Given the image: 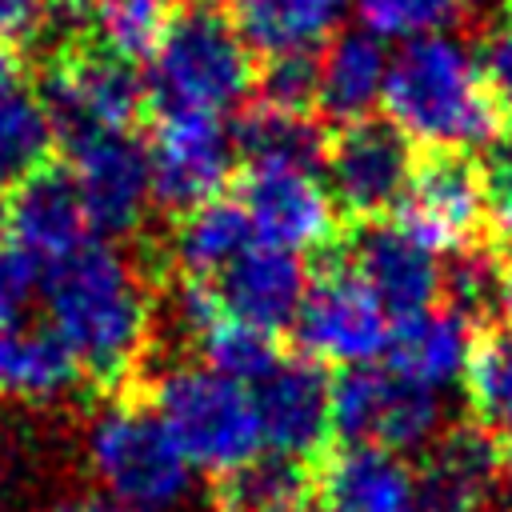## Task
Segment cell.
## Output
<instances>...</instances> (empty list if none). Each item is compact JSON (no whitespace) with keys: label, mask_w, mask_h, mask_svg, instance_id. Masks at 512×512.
<instances>
[{"label":"cell","mask_w":512,"mask_h":512,"mask_svg":"<svg viewBox=\"0 0 512 512\" xmlns=\"http://www.w3.org/2000/svg\"><path fill=\"white\" fill-rule=\"evenodd\" d=\"M48 328L72 348L84 376L120 384L144 356L152 332V292L128 252L88 240L40 272Z\"/></svg>","instance_id":"obj_1"},{"label":"cell","mask_w":512,"mask_h":512,"mask_svg":"<svg viewBox=\"0 0 512 512\" xmlns=\"http://www.w3.org/2000/svg\"><path fill=\"white\" fill-rule=\"evenodd\" d=\"M380 104L388 124L436 152L488 148L500 128L476 52L448 32L408 40L388 56Z\"/></svg>","instance_id":"obj_2"},{"label":"cell","mask_w":512,"mask_h":512,"mask_svg":"<svg viewBox=\"0 0 512 512\" xmlns=\"http://www.w3.org/2000/svg\"><path fill=\"white\" fill-rule=\"evenodd\" d=\"M252 84L248 44L236 24L208 8H192L172 20L144 76L148 104L160 108V116H224Z\"/></svg>","instance_id":"obj_3"},{"label":"cell","mask_w":512,"mask_h":512,"mask_svg":"<svg viewBox=\"0 0 512 512\" xmlns=\"http://www.w3.org/2000/svg\"><path fill=\"white\" fill-rule=\"evenodd\" d=\"M84 460L104 496L132 512H176L192 492V464L148 404L108 400L84 432Z\"/></svg>","instance_id":"obj_4"},{"label":"cell","mask_w":512,"mask_h":512,"mask_svg":"<svg viewBox=\"0 0 512 512\" xmlns=\"http://www.w3.org/2000/svg\"><path fill=\"white\" fill-rule=\"evenodd\" d=\"M148 408L160 416L184 460L200 472L228 476L260 452L256 400L244 384L204 364H172L152 380Z\"/></svg>","instance_id":"obj_5"},{"label":"cell","mask_w":512,"mask_h":512,"mask_svg":"<svg viewBox=\"0 0 512 512\" xmlns=\"http://www.w3.org/2000/svg\"><path fill=\"white\" fill-rule=\"evenodd\" d=\"M440 392L404 380L392 368H344L332 380V432L344 444H372L384 452H416L440 436Z\"/></svg>","instance_id":"obj_6"},{"label":"cell","mask_w":512,"mask_h":512,"mask_svg":"<svg viewBox=\"0 0 512 512\" xmlns=\"http://www.w3.org/2000/svg\"><path fill=\"white\" fill-rule=\"evenodd\" d=\"M36 96L64 144L96 132H128L148 104L144 76L100 48H64L48 64Z\"/></svg>","instance_id":"obj_7"},{"label":"cell","mask_w":512,"mask_h":512,"mask_svg":"<svg viewBox=\"0 0 512 512\" xmlns=\"http://www.w3.org/2000/svg\"><path fill=\"white\" fill-rule=\"evenodd\" d=\"M292 328L300 336V348L316 364L328 360V364L360 368V364H372L376 356H384L388 336H392V316L340 264L308 284Z\"/></svg>","instance_id":"obj_8"},{"label":"cell","mask_w":512,"mask_h":512,"mask_svg":"<svg viewBox=\"0 0 512 512\" xmlns=\"http://www.w3.org/2000/svg\"><path fill=\"white\" fill-rule=\"evenodd\" d=\"M412 168V140L388 120L344 124L324 156L332 204L360 220L400 208Z\"/></svg>","instance_id":"obj_9"},{"label":"cell","mask_w":512,"mask_h":512,"mask_svg":"<svg viewBox=\"0 0 512 512\" xmlns=\"http://www.w3.org/2000/svg\"><path fill=\"white\" fill-rule=\"evenodd\" d=\"M72 180L96 236H128L152 204L148 144L132 132H96L68 144Z\"/></svg>","instance_id":"obj_10"},{"label":"cell","mask_w":512,"mask_h":512,"mask_svg":"<svg viewBox=\"0 0 512 512\" xmlns=\"http://www.w3.org/2000/svg\"><path fill=\"white\" fill-rule=\"evenodd\" d=\"M152 200L168 212H192L220 196L232 176L236 148L220 116H160L152 144Z\"/></svg>","instance_id":"obj_11"},{"label":"cell","mask_w":512,"mask_h":512,"mask_svg":"<svg viewBox=\"0 0 512 512\" xmlns=\"http://www.w3.org/2000/svg\"><path fill=\"white\" fill-rule=\"evenodd\" d=\"M344 268L380 300V308L396 320L420 316L436 308L444 296V268L436 252L416 240L404 224L364 220L344 248Z\"/></svg>","instance_id":"obj_12"},{"label":"cell","mask_w":512,"mask_h":512,"mask_svg":"<svg viewBox=\"0 0 512 512\" xmlns=\"http://www.w3.org/2000/svg\"><path fill=\"white\" fill-rule=\"evenodd\" d=\"M404 228L432 252H464L488 212L484 176L464 152H432L412 168L408 192L400 200Z\"/></svg>","instance_id":"obj_13"},{"label":"cell","mask_w":512,"mask_h":512,"mask_svg":"<svg viewBox=\"0 0 512 512\" xmlns=\"http://www.w3.org/2000/svg\"><path fill=\"white\" fill-rule=\"evenodd\" d=\"M240 208L260 244L284 252L324 248L336 232V204L320 172L296 168H248L240 188Z\"/></svg>","instance_id":"obj_14"},{"label":"cell","mask_w":512,"mask_h":512,"mask_svg":"<svg viewBox=\"0 0 512 512\" xmlns=\"http://www.w3.org/2000/svg\"><path fill=\"white\" fill-rule=\"evenodd\" d=\"M252 400L268 452L308 460L332 436V380L312 356L280 360L252 388Z\"/></svg>","instance_id":"obj_15"},{"label":"cell","mask_w":512,"mask_h":512,"mask_svg":"<svg viewBox=\"0 0 512 512\" xmlns=\"http://www.w3.org/2000/svg\"><path fill=\"white\" fill-rule=\"evenodd\" d=\"M504 468L496 440L480 424L440 432L416 472L420 512H504Z\"/></svg>","instance_id":"obj_16"},{"label":"cell","mask_w":512,"mask_h":512,"mask_svg":"<svg viewBox=\"0 0 512 512\" xmlns=\"http://www.w3.org/2000/svg\"><path fill=\"white\" fill-rule=\"evenodd\" d=\"M8 236H12V248L36 272L52 268L56 260L88 244L92 228H88L72 172L40 168L24 184H16L8 200Z\"/></svg>","instance_id":"obj_17"},{"label":"cell","mask_w":512,"mask_h":512,"mask_svg":"<svg viewBox=\"0 0 512 512\" xmlns=\"http://www.w3.org/2000/svg\"><path fill=\"white\" fill-rule=\"evenodd\" d=\"M308 284L312 280H308L296 252H284V248L256 240L216 276L212 288L220 296L224 316H236V320L276 336L284 324L296 320Z\"/></svg>","instance_id":"obj_18"},{"label":"cell","mask_w":512,"mask_h":512,"mask_svg":"<svg viewBox=\"0 0 512 512\" xmlns=\"http://www.w3.org/2000/svg\"><path fill=\"white\" fill-rule=\"evenodd\" d=\"M316 500L324 512H412L416 472L384 448L344 444L316 476Z\"/></svg>","instance_id":"obj_19"},{"label":"cell","mask_w":512,"mask_h":512,"mask_svg":"<svg viewBox=\"0 0 512 512\" xmlns=\"http://www.w3.org/2000/svg\"><path fill=\"white\" fill-rule=\"evenodd\" d=\"M472 320L456 308H428L420 316L396 320L388 336V368L412 384L444 392L448 384L464 380L472 360Z\"/></svg>","instance_id":"obj_20"},{"label":"cell","mask_w":512,"mask_h":512,"mask_svg":"<svg viewBox=\"0 0 512 512\" xmlns=\"http://www.w3.org/2000/svg\"><path fill=\"white\" fill-rule=\"evenodd\" d=\"M320 64V88H316V108L336 120V124H356L368 120V112L384 100V76H388V52L376 36L364 28L336 32L324 52L316 56Z\"/></svg>","instance_id":"obj_21"},{"label":"cell","mask_w":512,"mask_h":512,"mask_svg":"<svg viewBox=\"0 0 512 512\" xmlns=\"http://www.w3.org/2000/svg\"><path fill=\"white\" fill-rule=\"evenodd\" d=\"M84 368L52 328H12L0 336V396L20 404H56L72 396Z\"/></svg>","instance_id":"obj_22"},{"label":"cell","mask_w":512,"mask_h":512,"mask_svg":"<svg viewBox=\"0 0 512 512\" xmlns=\"http://www.w3.org/2000/svg\"><path fill=\"white\" fill-rule=\"evenodd\" d=\"M352 0H240L236 32L264 56L312 52L328 44Z\"/></svg>","instance_id":"obj_23"},{"label":"cell","mask_w":512,"mask_h":512,"mask_svg":"<svg viewBox=\"0 0 512 512\" xmlns=\"http://www.w3.org/2000/svg\"><path fill=\"white\" fill-rule=\"evenodd\" d=\"M256 244V232L248 224V212L240 200H208L192 212H180L172 228V264L188 280H216L244 248Z\"/></svg>","instance_id":"obj_24"},{"label":"cell","mask_w":512,"mask_h":512,"mask_svg":"<svg viewBox=\"0 0 512 512\" xmlns=\"http://www.w3.org/2000/svg\"><path fill=\"white\" fill-rule=\"evenodd\" d=\"M232 148L248 168H296L320 172L328 156L324 132L308 116L276 112V108H248L232 120Z\"/></svg>","instance_id":"obj_25"},{"label":"cell","mask_w":512,"mask_h":512,"mask_svg":"<svg viewBox=\"0 0 512 512\" xmlns=\"http://www.w3.org/2000/svg\"><path fill=\"white\" fill-rule=\"evenodd\" d=\"M228 512H304L316 496V480L304 460L280 452H256L248 464L224 476L220 488Z\"/></svg>","instance_id":"obj_26"},{"label":"cell","mask_w":512,"mask_h":512,"mask_svg":"<svg viewBox=\"0 0 512 512\" xmlns=\"http://www.w3.org/2000/svg\"><path fill=\"white\" fill-rule=\"evenodd\" d=\"M176 20V0H96L92 40L100 52L140 64L152 60Z\"/></svg>","instance_id":"obj_27"},{"label":"cell","mask_w":512,"mask_h":512,"mask_svg":"<svg viewBox=\"0 0 512 512\" xmlns=\"http://www.w3.org/2000/svg\"><path fill=\"white\" fill-rule=\"evenodd\" d=\"M52 144H56V128L40 96L24 92L20 84L8 88L0 96V192L48 168Z\"/></svg>","instance_id":"obj_28"},{"label":"cell","mask_w":512,"mask_h":512,"mask_svg":"<svg viewBox=\"0 0 512 512\" xmlns=\"http://www.w3.org/2000/svg\"><path fill=\"white\" fill-rule=\"evenodd\" d=\"M196 352H200V364L212 368L216 376L224 380H236V384H260L284 356L276 348V336L264 332V328H252L236 316H220L200 340H196Z\"/></svg>","instance_id":"obj_29"},{"label":"cell","mask_w":512,"mask_h":512,"mask_svg":"<svg viewBox=\"0 0 512 512\" xmlns=\"http://www.w3.org/2000/svg\"><path fill=\"white\" fill-rule=\"evenodd\" d=\"M352 12L368 36L384 40H424L444 36L476 12V0H352Z\"/></svg>","instance_id":"obj_30"},{"label":"cell","mask_w":512,"mask_h":512,"mask_svg":"<svg viewBox=\"0 0 512 512\" xmlns=\"http://www.w3.org/2000/svg\"><path fill=\"white\" fill-rule=\"evenodd\" d=\"M464 388L480 428L512 432V328L492 332L472 348Z\"/></svg>","instance_id":"obj_31"},{"label":"cell","mask_w":512,"mask_h":512,"mask_svg":"<svg viewBox=\"0 0 512 512\" xmlns=\"http://www.w3.org/2000/svg\"><path fill=\"white\" fill-rule=\"evenodd\" d=\"M316 88H320V64L312 52L268 56V64L256 76L260 104L292 116H308V108H316Z\"/></svg>","instance_id":"obj_32"},{"label":"cell","mask_w":512,"mask_h":512,"mask_svg":"<svg viewBox=\"0 0 512 512\" xmlns=\"http://www.w3.org/2000/svg\"><path fill=\"white\" fill-rule=\"evenodd\" d=\"M500 280L504 268L496 264V256L488 248H464L456 252L452 268H444V292H448V308L472 316L480 308H492L500 300Z\"/></svg>","instance_id":"obj_33"},{"label":"cell","mask_w":512,"mask_h":512,"mask_svg":"<svg viewBox=\"0 0 512 512\" xmlns=\"http://www.w3.org/2000/svg\"><path fill=\"white\" fill-rule=\"evenodd\" d=\"M480 176H484L488 216H492L500 240L512 244V132H504L488 144V160H484Z\"/></svg>","instance_id":"obj_34"},{"label":"cell","mask_w":512,"mask_h":512,"mask_svg":"<svg viewBox=\"0 0 512 512\" xmlns=\"http://www.w3.org/2000/svg\"><path fill=\"white\" fill-rule=\"evenodd\" d=\"M476 60H480V72H484L496 112L512 120V16H504L500 24L488 28Z\"/></svg>","instance_id":"obj_35"},{"label":"cell","mask_w":512,"mask_h":512,"mask_svg":"<svg viewBox=\"0 0 512 512\" xmlns=\"http://www.w3.org/2000/svg\"><path fill=\"white\" fill-rule=\"evenodd\" d=\"M36 276L40 272L16 248H0V336L20 324V312L28 304V292L36 284Z\"/></svg>","instance_id":"obj_36"},{"label":"cell","mask_w":512,"mask_h":512,"mask_svg":"<svg viewBox=\"0 0 512 512\" xmlns=\"http://www.w3.org/2000/svg\"><path fill=\"white\" fill-rule=\"evenodd\" d=\"M60 0H0V44L4 40H36L56 24Z\"/></svg>","instance_id":"obj_37"},{"label":"cell","mask_w":512,"mask_h":512,"mask_svg":"<svg viewBox=\"0 0 512 512\" xmlns=\"http://www.w3.org/2000/svg\"><path fill=\"white\" fill-rule=\"evenodd\" d=\"M48 512H132V508H124L120 500H112L104 492H84V496H68L60 504H52Z\"/></svg>","instance_id":"obj_38"},{"label":"cell","mask_w":512,"mask_h":512,"mask_svg":"<svg viewBox=\"0 0 512 512\" xmlns=\"http://www.w3.org/2000/svg\"><path fill=\"white\" fill-rule=\"evenodd\" d=\"M16 72H20V64H16V56L0 44V96L8 92V88H16Z\"/></svg>","instance_id":"obj_39"},{"label":"cell","mask_w":512,"mask_h":512,"mask_svg":"<svg viewBox=\"0 0 512 512\" xmlns=\"http://www.w3.org/2000/svg\"><path fill=\"white\" fill-rule=\"evenodd\" d=\"M496 304H500V312H504V320L512 324V264L504 268V280H500V300H496Z\"/></svg>","instance_id":"obj_40"},{"label":"cell","mask_w":512,"mask_h":512,"mask_svg":"<svg viewBox=\"0 0 512 512\" xmlns=\"http://www.w3.org/2000/svg\"><path fill=\"white\" fill-rule=\"evenodd\" d=\"M500 468H504V484H508V492H512V436H508V444H504V452H500Z\"/></svg>","instance_id":"obj_41"},{"label":"cell","mask_w":512,"mask_h":512,"mask_svg":"<svg viewBox=\"0 0 512 512\" xmlns=\"http://www.w3.org/2000/svg\"><path fill=\"white\" fill-rule=\"evenodd\" d=\"M196 8H208V12H220V8H228V4H240V0H192Z\"/></svg>","instance_id":"obj_42"},{"label":"cell","mask_w":512,"mask_h":512,"mask_svg":"<svg viewBox=\"0 0 512 512\" xmlns=\"http://www.w3.org/2000/svg\"><path fill=\"white\" fill-rule=\"evenodd\" d=\"M4 232H8V200L0 196V236H4Z\"/></svg>","instance_id":"obj_43"},{"label":"cell","mask_w":512,"mask_h":512,"mask_svg":"<svg viewBox=\"0 0 512 512\" xmlns=\"http://www.w3.org/2000/svg\"><path fill=\"white\" fill-rule=\"evenodd\" d=\"M412 512H420V508H412Z\"/></svg>","instance_id":"obj_44"}]
</instances>
